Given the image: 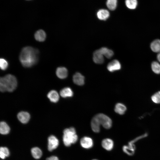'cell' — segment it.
<instances>
[{"mask_svg":"<svg viewBox=\"0 0 160 160\" xmlns=\"http://www.w3.org/2000/svg\"><path fill=\"white\" fill-rule=\"evenodd\" d=\"M47 96L50 101L53 103H56L59 100V95L57 92L55 90L50 91L48 93Z\"/></svg>","mask_w":160,"mask_h":160,"instance_id":"15","label":"cell"},{"mask_svg":"<svg viewBox=\"0 0 160 160\" xmlns=\"http://www.w3.org/2000/svg\"><path fill=\"white\" fill-rule=\"evenodd\" d=\"M80 143L83 148L88 149L92 147L93 142L92 139L90 137L85 136L81 139Z\"/></svg>","mask_w":160,"mask_h":160,"instance_id":"6","label":"cell"},{"mask_svg":"<svg viewBox=\"0 0 160 160\" xmlns=\"http://www.w3.org/2000/svg\"><path fill=\"white\" fill-rule=\"evenodd\" d=\"M111 119L103 113H99L95 115L91 121V126L93 132L97 133L100 132V125L106 129H109L112 126Z\"/></svg>","mask_w":160,"mask_h":160,"instance_id":"2","label":"cell"},{"mask_svg":"<svg viewBox=\"0 0 160 160\" xmlns=\"http://www.w3.org/2000/svg\"><path fill=\"white\" fill-rule=\"evenodd\" d=\"M9 154V151L6 147H1L0 148V157L2 159H4Z\"/></svg>","mask_w":160,"mask_h":160,"instance_id":"25","label":"cell"},{"mask_svg":"<svg viewBox=\"0 0 160 160\" xmlns=\"http://www.w3.org/2000/svg\"><path fill=\"white\" fill-rule=\"evenodd\" d=\"M97 15L99 20H105L109 17L110 13L106 9H101L98 11Z\"/></svg>","mask_w":160,"mask_h":160,"instance_id":"14","label":"cell"},{"mask_svg":"<svg viewBox=\"0 0 160 160\" xmlns=\"http://www.w3.org/2000/svg\"><path fill=\"white\" fill-rule=\"evenodd\" d=\"M60 96L63 97H71L73 95V92L71 88L68 87L64 88L60 92Z\"/></svg>","mask_w":160,"mask_h":160,"instance_id":"17","label":"cell"},{"mask_svg":"<svg viewBox=\"0 0 160 160\" xmlns=\"http://www.w3.org/2000/svg\"><path fill=\"white\" fill-rule=\"evenodd\" d=\"M151 68L154 73L157 74L160 73V64L157 62L154 61L152 63Z\"/></svg>","mask_w":160,"mask_h":160,"instance_id":"26","label":"cell"},{"mask_svg":"<svg viewBox=\"0 0 160 160\" xmlns=\"http://www.w3.org/2000/svg\"><path fill=\"white\" fill-rule=\"evenodd\" d=\"M151 99L154 103L156 104L160 103V91L156 92L152 95Z\"/></svg>","mask_w":160,"mask_h":160,"instance_id":"27","label":"cell"},{"mask_svg":"<svg viewBox=\"0 0 160 160\" xmlns=\"http://www.w3.org/2000/svg\"><path fill=\"white\" fill-rule=\"evenodd\" d=\"M46 160H59L56 156H52L47 159Z\"/></svg>","mask_w":160,"mask_h":160,"instance_id":"29","label":"cell"},{"mask_svg":"<svg viewBox=\"0 0 160 160\" xmlns=\"http://www.w3.org/2000/svg\"><path fill=\"white\" fill-rule=\"evenodd\" d=\"M63 141L65 145L67 147L75 143L78 137L75 129L73 127L65 129L63 132Z\"/></svg>","mask_w":160,"mask_h":160,"instance_id":"4","label":"cell"},{"mask_svg":"<svg viewBox=\"0 0 160 160\" xmlns=\"http://www.w3.org/2000/svg\"><path fill=\"white\" fill-rule=\"evenodd\" d=\"M127 108L125 105L121 103H117L114 108L115 112L120 115L124 114Z\"/></svg>","mask_w":160,"mask_h":160,"instance_id":"18","label":"cell"},{"mask_svg":"<svg viewBox=\"0 0 160 160\" xmlns=\"http://www.w3.org/2000/svg\"><path fill=\"white\" fill-rule=\"evenodd\" d=\"M99 50L103 56L108 59L111 58L114 54L113 51L106 47H103Z\"/></svg>","mask_w":160,"mask_h":160,"instance_id":"19","label":"cell"},{"mask_svg":"<svg viewBox=\"0 0 160 160\" xmlns=\"http://www.w3.org/2000/svg\"><path fill=\"white\" fill-rule=\"evenodd\" d=\"M48 148L49 151H52L57 148L59 142L55 136L53 135H51L48 137Z\"/></svg>","mask_w":160,"mask_h":160,"instance_id":"5","label":"cell"},{"mask_svg":"<svg viewBox=\"0 0 160 160\" xmlns=\"http://www.w3.org/2000/svg\"><path fill=\"white\" fill-rule=\"evenodd\" d=\"M121 65L117 60H113L109 63L107 66L108 70L110 72H113L120 69Z\"/></svg>","mask_w":160,"mask_h":160,"instance_id":"7","label":"cell"},{"mask_svg":"<svg viewBox=\"0 0 160 160\" xmlns=\"http://www.w3.org/2000/svg\"><path fill=\"white\" fill-rule=\"evenodd\" d=\"M102 146L103 147L108 151H111L113 148L114 143L113 140L110 138H105L102 142Z\"/></svg>","mask_w":160,"mask_h":160,"instance_id":"10","label":"cell"},{"mask_svg":"<svg viewBox=\"0 0 160 160\" xmlns=\"http://www.w3.org/2000/svg\"><path fill=\"white\" fill-rule=\"evenodd\" d=\"M92 160H98L96 159H93Z\"/></svg>","mask_w":160,"mask_h":160,"instance_id":"31","label":"cell"},{"mask_svg":"<svg viewBox=\"0 0 160 160\" xmlns=\"http://www.w3.org/2000/svg\"><path fill=\"white\" fill-rule=\"evenodd\" d=\"M10 128L5 122L1 121L0 124V132L3 135L8 134L10 131Z\"/></svg>","mask_w":160,"mask_h":160,"instance_id":"20","label":"cell"},{"mask_svg":"<svg viewBox=\"0 0 160 160\" xmlns=\"http://www.w3.org/2000/svg\"><path fill=\"white\" fill-rule=\"evenodd\" d=\"M18 120L22 123L25 124L29 121L30 116L29 114L27 112L21 111L19 112L17 115Z\"/></svg>","mask_w":160,"mask_h":160,"instance_id":"12","label":"cell"},{"mask_svg":"<svg viewBox=\"0 0 160 160\" xmlns=\"http://www.w3.org/2000/svg\"><path fill=\"white\" fill-rule=\"evenodd\" d=\"M56 73L57 76L61 79L66 78L68 74L67 69L64 67L58 68L56 70Z\"/></svg>","mask_w":160,"mask_h":160,"instance_id":"13","label":"cell"},{"mask_svg":"<svg viewBox=\"0 0 160 160\" xmlns=\"http://www.w3.org/2000/svg\"><path fill=\"white\" fill-rule=\"evenodd\" d=\"M93 60L94 62L97 64H101L104 62L103 55L99 49L95 51L93 53Z\"/></svg>","mask_w":160,"mask_h":160,"instance_id":"8","label":"cell"},{"mask_svg":"<svg viewBox=\"0 0 160 160\" xmlns=\"http://www.w3.org/2000/svg\"><path fill=\"white\" fill-rule=\"evenodd\" d=\"M31 153L33 156L36 159H39L42 155V151L37 147L32 148L31 149Z\"/></svg>","mask_w":160,"mask_h":160,"instance_id":"22","label":"cell"},{"mask_svg":"<svg viewBox=\"0 0 160 160\" xmlns=\"http://www.w3.org/2000/svg\"><path fill=\"white\" fill-rule=\"evenodd\" d=\"M39 51L31 47H26L22 50L19 56V60L22 65L28 68L35 64L38 61Z\"/></svg>","mask_w":160,"mask_h":160,"instance_id":"1","label":"cell"},{"mask_svg":"<svg viewBox=\"0 0 160 160\" xmlns=\"http://www.w3.org/2000/svg\"><path fill=\"white\" fill-rule=\"evenodd\" d=\"M8 64L7 61L4 58H1L0 60V67L3 70H6L8 66Z\"/></svg>","mask_w":160,"mask_h":160,"instance_id":"28","label":"cell"},{"mask_svg":"<svg viewBox=\"0 0 160 160\" xmlns=\"http://www.w3.org/2000/svg\"><path fill=\"white\" fill-rule=\"evenodd\" d=\"M135 146L134 143L129 142L128 145H124L123 147V151L129 156L133 155L135 152Z\"/></svg>","mask_w":160,"mask_h":160,"instance_id":"9","label":"cell"},{"mask_svg":"<svg viewBox=\"0 0 160 160\" xmlns=\"http://www.w3.org/2000/svg\"><path fill=\"white\" fill-rule=\"evenodd\" d=\"M157 59L158 61L160 62V52L158 54L157 56Z\"/></svg>","mask_w":160,"mask_h":160,"instance_id":"30","label":"cell"},{"mask_svg":"<svg viewBox=\"0 0 160 160\" xmlns=\"http://www.w3.org/2000/svg\"><path fill=\"white\" fill-rule=\"evenodd\" d=\"M151 48L152 51L154 52H160V40L156 39L151 44Z\"/></svg>","mask_w":160,"mask_h":160,"instance_id":"21","label":"cell"},{"mask_svg":"<svg viewBox=\"0 0 160 160\" xmlns=\"http://www.w3.org/2000/svg\"><path fill=\"white\" fill-rule=\"evenodd\" d=\"M125 4L128 8L134 9L136 7L137 2V0H126Z\"/></svg>","mask_w":160,"mask_h":160,"instance_id":"23","label":"cell"},{"mask_svg":"<svg viewBox=\"0 0 160 160\" xmlns=\"http://www.w3.org/2000/svg\"><path fill=\"white\" fill-rule=\"evenodd\" d=\"M73 82L78 85H82L84 83V77L80 73L77 72L73 76Z\"/></svg>","mask_w":160,"mask_h":160,"instance_id":"11","label":"cell"},{"mask_svg":"<svg viewBox=\"0 0 160 160\" xmlns=\"http://www.w3.org/2000/svg\"><path fill=\"white\" fill-rule=\"evenodd\" d=\"M46 37L45 32L42 30H38L34 35L35 39L37 41L40 42L44 41Z\"/></svg>","mask_w":160,"mask_h":160,"instance_id":"16","label":"cell"},{"mask_svg":"<svg viewBox=\"0 0 160 160\" xmlns=\"http://www.w3.org/2000/svg\"><path fill=\"white\" fill-rule=\"evenodd\" d=\"M117 0H107L106 5L108 8L111 10H113L116 8Z\"/></svg>","mask_w":160,"mask_h":160,"instance_id":"24","label":"cell"},{"mask_svg":"<svg viewBox=\"0 0 160 160\" xmlns=\"http://www.w3.org/2000/svg\"><path fill=\"white\" fill-rule=\"evenodd\" d=\"M17 84L16 79L12 75L7 74L0 78V90L1 92H12L16 89Z\"/></svg>","mask_w":160,"mask_h":160,"instance_id":"3","label":"cell"}]
</instances>
